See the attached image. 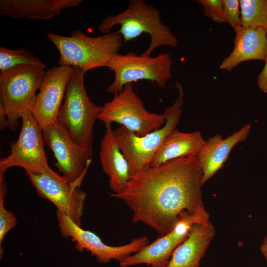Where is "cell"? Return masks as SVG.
<instances>
[{
  "mask_svg": "<svg viewBox=\"0 0 267 267\" xmlns=\"http://www.w3.org/2000/svg\"><path fill=\"white\" fill-rule=\"evenodd\" d=\"M197 154L150 166L131 177L122 192L110 195L127 204L133 222L144 223L160 236L185 214L209 215L202 201V173Z\"/></svg>",
  "mask_w": 267,
  "mask_h": 267,
  "instance_id": "cell-1",
  "label": "cell"
},
{
  "mask_svg": "<svg viewBox=\"0 0 267 267\" xmlns=\"http://www.w3.org/2000/svg\"><path fill=\"white\" fill-rule=\"evenodd\" d=\"M127 8L115 15H108L98 26V30L109 33L116 25L120 26L118 33L124 44L134 40L143 33L149 35L150 42L146 50L140 55L150 57L152 52L161 46L176 47L177 37L161 20L159 10L147 4L144 0H130Z\"/></svg>",
  "mask_w": 267,
  "mask_h": 267,
  "instance_id": "cell-2",
  "label": "cell"
},
{
  "mask_svg": "<svg viewBox=\"0 0 267 267\" xmlns=\"http://www.w3.org/2000/svg\"><path fill=\"white\" fill-rule=\"evenodd\" d=\"M46 36L59 52V66L77 67L85 73L108 67L124 44L118 31L95 37L88 36L80 30H74L69 37L54 33Z\"/></svg>",
  "mask_w": 267,
  "mask_h": 267,
  "instance_id": "cell-3",
  "label": "cell"
},
{
  "mask_svg": "<svg viewBox=\"0 0 267 267\" xmlns=\"http://www.w3.org/2000/svg\"><path fill=\"white\" fill-rule=\"evenodd\" d=\"M85 74L79 68L72 67L64 101L56 121L68 131L76 143L92 149L93 126L102 106L89 99L84 85Z\"/></svg>",
  "mask_w": 267,
  "mask_h": 267,
  "instance_id": "cell-4",
  "label": "cell"
},
{
  "mask_svg": "<svg viewBox=\"0 0 267 267\" xmlns=\"http://www.w3.org/2000/svg\"><path fill=\"white\" fill-rule=\"evenodd\" d=\"M175 87L178 89V96L172 105L166 108V122L161 128L141 136L122 126L113 130L115 139L129 163L131 177L150 167L165 139L176 129L179 122L184 94L178 81Z\"/></svg>",
  "mask_w": 267,
  "mask_h": 267,
  "instance_id": "cell-5",
  "label": "cell"
},
{
  "mask_svg": "<svg viewBox=\"0 0 267 267\" xmlns=\"http://www.w3.org/2000/svg\"><path fill=\"white\" fill-rule=\"evenodd\" d=\"M45 73L44 69L17 66L0 73V106L3 108L7 126L15 130L19 120L31 111Z\"/></svg>",
  "mask_w": 267,
  "mask_h": 267,
  "instance_id": "cell-6",
  "label": "cell"
},
{
  "mask_svg": "<svg viewBox=\"0 0 267 267\" xmlns=\"http://www.w3.org/2000/svg\"><path fill=\"white\" fill-rule=\"evenodd\" d=\"M166 119L165 112L158 114L146 109L132 83L126 85L111 101L104 103L98 118L105 126L118 123L139 136L161 128Z\"/></svg>",
  "mask_w": 267,
  "mask_h": 267,
  "instance_id": "cell-7",
  "label": "cell"
},
{
  "mask_svg": "<svg viewBox=\"0 0 267 267\" xmlns=\"http://www.w3.org/2000/svg\"><path fill=\"white\" fill-rule=\"evenodd\" d=\"M173 65L171 55L160 53L154 57L138 55L134 52L126 54H116L108 68L114 72V80L106 89V91L116 94L129 83L140 80L155 83L161 88H165L167 81L172 78Z\"/></svg>",
  "mask_w": 267,
  "mask_h": 267,
  "instance_id": "cell-8",
  "label": "cell"
},
{
  "mask_svg": "<svg viewBox=\"0 0 267 267\" xmlns=\"http://www.w3.org/2000/svg\"><path fill=\"white\" fill-rule=\"evenodd\" d=\"M21 119L22 126L18 139L10 143L9 155L0 160V173L4 174L13 167L41 173L51 171L44 150L42 129L31 111L25 113Z\"/></svg>",
  "mask_w": 267,
  "mask_h": 267,
  "instance_id": "cell-9",
  "label": "cell"
},
{
  "mask_svg": "<svg viewBox=\"0 0 267 267\" xmlns=\"http://www.w3.org/2000/svg\"><path fill=\"white\" fill-rule=\"evenodd\" d=\"M44 143L52 151L55 166L70 182L82 181L90 164L93 150L82 147L57 121L43 130Z\"/></svg>",
  "mask_w": 267,
  "mask_h": 267,
  "instance_id": "cell-10",
  "label": "cell"
},
{
  "mask_svg": "<svg viewBox=\"0 0 267 267\" xmlns=\"http://www.w3.org/2000/svg\"><path fill=\"white\" fill-rule=\"evenodd\" d=\"M38 195L52 203L57 210L81 226L86 193L80 182H70L53 170L46 173L25 171Z\"/></svg>",
  "mask_w": 267,
  "mask_h": 267,
  "instance_id": "cell-11",
  "label": "cell"
},
{
  "mask_svg": "<svg viewBox=\"0 0 267 267\" xmlns=\"http://www.w3.org/2000/svg\"><path fill=\"white\" fill-rule=\"evenodd\" d=\"M56 217L61 235L64 238H70L75 243L76 250L79 251L86 250L89 252L100 263H106L113 259L119 262L125 258L138 252L148 244V238L144 236L134 238L130 243L124 245L110 246L103 243L95 233L84 230L81 226L57 210Z\"/></svg>",
  "mask_w": 267,
  "mask_h": 267,
  "instance_id": "cell-12",
  "label": "cell"
},
{
  "mask_svg": "<svg viewBox=\"0 0 267 267\" xmlns=\"http://www.w3.org/2000/svg\"><path fill=\"white\" fill-rule=\"evenodd\" d=\"M210 222V215L185 214L168 233L148 244L138 252L120 262L121 267L145 264L151 267H165L175 249L187 237L195 223Z\"/></svg>",
  "mask_w": 267,
  "mask_h": 267,
  "instance_id": "cell-13",
  "label": "cell"
},
{
  "mask_svg": "<svg viewBox=\"0 0 267 267\" xmlns=\"http://www.w3.org/2000/svg\"><path fill=\"white\" fill-rule=\"evenodd\" d=\"M71 72L72 67L59 65L45 71L31 110L42 131L56 121Z\"/></svg>",
  "mask_w": 267,
  "mask_h": 267,
  "instance_id": "cell-14",
  "label": "cell"
},
{
  "mask_svg": "<svg viewBox=\"0 0 267 267\" xmlns=\"http://www.w3.org/2000/svg\"><path fill=\"white\" fill-rule=\"evenodd\" d=\"M251 130L246 124L225 139L217 134L210 137L197 154V162L202 173L203 185L223 166L233 147L246 140Z\"/></svg>",
  "mask_w": 267,
  "mask_h": 267,
  "instance_id": "cell-15",
  "label": "cell"
},
{
  "mask_svg": "<svg viewBox=\"0 0 267 267\" xmlns=\"http://www.w3.org/2000/svg\"><path fill=\"white\" fill-rule=\"evenodd\" d=\"M234 46L219 67L230 72L242 62L251 60L265 61L267 56V31L259 27L242 28L233 42Z\"/></svg>",
  "mask_w": 267,
  "mask_h": 267,
  "instance_id": "cell-16",
  "label": "cell"
},
{
  "mask_svg": "<svg viewBox=\"0 0 267 267\" xmlns=\"http://www.w3.org/2000/svg\"><path fill=\"white\" fill-rule=\"evenodd\" d=\"M105 128L100 144V161L110 188L117 194L126 188L130 179V166L115 139L111 125Z\"/></svg>",
  "mask_w": 267,
  "mask_h": 267,
  "instance_id": "cell-17",
  "label": "cell"
},
{
  "mask_svg": "<svg viewBox=\"0 0 267 267\" xmlns=\"http://www.w3.org/2000/svg\"><path fill=\"white\" fill-rule=\"evenodd\" d=\"M215 235L210 222L193 225L186 238L175 249L165 267H200V262Z\"/></svg>",
  "mask_w": 267,
  "mask_h": 267,
  "instance_id": "cell-18",
  "label": "cell"
},
{
  "mask_svg": "<svg viewBox=\"0 0 267 267\" xmlns=\"http://www.w3.org/2000/svg\"><path fill=\"white\" fill-rule=\"evenodd\" d=\"M82 0H0V13L11 18L46 20L62 10L78 6Z\"/></svg>",
  "mask_w": 267,
  "mask_h": 267,
  "instance_id": "cell-19",
  "label": "cell"
},
{
  "mask_svg": "<svg viewBox=\"0 0 267 267\" xmlns=\"http://www.w3.org/2000/svg\"><path fill=\"white\" fill-rule=\"evenodd\" d=\"M205 142L199 131L182 133L176 128L167 136L150 166H157L172 160L198 153Z\"/></svg>",
  "mask_w": 267,
  "mask_h": 267,
  "instance_id": "cell-20",
  "label": "cell"
},
{
  "mask_svg": "<svg viewBox=\"0 0 267 267\" xmlns=\"http://www.w3.org/2000/svg\"><path fill=\"white\" fill-rule=\"evenodd\" d=\"M20 66H30L44 69L46 66L30 50L0 47V71L4 72Z\"/></svg>",
  "mask_w": 267,
  "mask_h": 267,
  "instance_id": "cell-21",
  "label": "cell"
},
{
  "mask_svg": "<svg viewBox=\"0 0 267 267\" xmlns=\"http://www.w3.org/2000/svg\"><path fill=\"white\" fill-rule=\"evenodd\" d=\"M242 28L259 27L267 31V0H239Z\"/></svg>",
  "mask_w": 267,
  "mask_h": 267,
  "instance_id": "cell-22",
  "label": "cell"
},
{
  "mask_svg": "<svg viewBox=\"0 0 267 267\" xmlns=\"http://www.w3.org/2000/svg\"><path fill=\"white\" fill-rule=\"evenodd\" d=\"M6 183L4 174L0 173V256L3 254L2 246L3 239L7 233L17 224V219L14 213L7 210L4 206L6 194Z\"/></svg>",
  "mask_w": 267,
  "mask_h": 267,
  "instance_id": "cell-23",
  "label": "cell"
},
{
  "mask_svg": "<svg viewBox=\"0 0 267 267\" xmlns=\"http://www.w3.org/2000/svg\"><path fill=\"white\" fill-rule=\"evenodd\" d=\"M222 1L226 23L232 27L235 35H237L242 29L239 1L238 0H222Z\"/></svg>",
  "mask_w": 267,
  "mask_h": 267,
  "instance_id": "cell-24",
  "label": "cell"
},
{
  "mask_svg": "<svg viewBox=\"0 0 267 267\" xmlns=\"http://www.w3.org/2000/svg\"><path fill=\"white\" fill-rule=\"evenodd\" d=\"M203 7V13L215 23H226L222 0H195Z\"/></svg>",
  "mask_w": 267,
  "mask_h": 267,
  "instance_id": "cell-25",
  "label": "cell"
},
{
  "mask_svg": "<svg viewBox=\"0 0 267 267\" xmlns=\"http://www.w3.org/2000/svg\"><path fill=\"white\" fill-rule=\"evenodd\" d=\"M264 67L257 77V84L260 89L267 93V56Z\"/></svg>",
  "mask_w": 267,
  "mask_h": 267,
  "instance_id": "cell-26",
  "label": "cell"
},
{
  "mask_svg": "<svg viewBox=\"0 0 267 267\" xmlns=\"http://www.w3.org/2000/svg\"><path fill=\"white\" fill-rule=\"evenodd\" d=\"M260 250L262 255L267 261V235L264 239L263 242L261 244Z\"/></svg>",
  "mask_w": 267,
  "mask_h": 267,
  "instance_id": "cell-27",
  "label": "cell"
}]
</instances>
